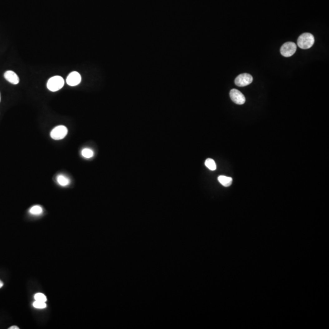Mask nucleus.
Segmentation results:
<instances>
[{"mask_svg":"<svg viewBox=\"0 0 329 329\" xmlns=\"http://www.w3.org/2000/svg\"><path fill=\"white\" fill-rule=\"evenodd\" d=\"M315 43V37L310 33H304L297 39V46L303 50L310 48Z\"/></svg>","mask_w":329,"mask_h":329,"instance_id":"1","label":"nucleus"},{"mask_svg":"<svg viewBox=\"0 0 329 329\" xmlns=\"http://www.w3.org/2000/svg\"><path fill=\"white\" fill-rule=\"evenodd\" d=\"M65 84L63 77L60 76H54L50 78L47 82V88L51 91H57L62 89Z\"/></svg>","mask_w":329,"mask_h":329,"instance_id":"2","label":"nucleus"},{"mask_svg":"<svg viewBox=\"0 0 329 329\" xmlns=\"http://www.w3.org/2000/svg\"><path fill=\"white\" fill-rule=\"evenodd\" d=\"M68 134V129L63 125H60L54 127L51 130L50 136L55 140H60L64 139Z\"/></svg>","mask_w":329,"mask_h":329,"instance_id":"3","label":"nucleus"},{"mask_svg":"<svg viewBox=\"0 0 329 329\" xmlns=\"http://www.w3.org/2000/svg\"><path fill=\"white\" fill-rule=\"evenodd\" d=\"M297 50V45L295 43L288 42L285 43L280 48L281 54L286 57L292 56Z\"/></svg>","mask_w":329,"mask_h":329,"instance_id":"4","label":"nucleus"},{"mask_svg":"<svg viewBox=\"0 0 329 329\" xmlns=\"http://www.w3.org/2000/svg\"><path fill=\"white\" fill-rule=\"evenodd\" d=\"M253 81V77L249 74L243 73L237 76L235 80V84L238 87H245L251 84Z\"/></svg>","mask_w":329,"mask_h":329,"instance_id":"5","label":"nucleus"},{"mask_svg":"<svg viewBox=\"0 0 329 329\" xmlns=\"http://www.w3.org/2000/svg\"><path fill=\"white\" fill-rule=\"evenodd\" d=\"M230 97L232 101L238 105H242L246 101L244 95L237 89H232L230 90Z\"/></svg>","mask_w":329,"mask_h":329,"instance_id":"6","label":"nucleus"},{"mask_svg":"<svg viewBox=\"0 0 329 329\" xmlns=\"http://www.w3.org/2000/svg\"><path fill=\"white\" fill-rule=\"evenodd\" d=\"M82 80L81 75L77 71H73L70 73L67 76L66 82V84L70 86H76L79 85Z\"/></svg>","mask_w":329,"mask_h":329,"instance_id":"7","label":"nucleus"},{"mask_svg":"<svg viewBox=\"0 0 329 329\" xmlns=\"http://www.w3.org/2000/svg\"><path fill=\"white\" fill-rule=\"evenodd\" d=\"M4 77L9 82L13 85H17L20 82L18 76L14 71L11 70L6 71L4 74Z\"/></svg>","mask_w":329,"mask_h":329,"instance_id":"8","label":"nucleus"},{"mask_svg":"<svg viewBox=\"0 0 329 329\" xmlns=\"http://www.w3.org/2000/svg\"><path fill=\"white\" fill-rule=\"evenodd\" d=\"M218 180L219 183L224 187H229L232 183V178L225 176H219L218 177Z\"/></svg>","mask_w":329,"mask_h":329,"instance_id":"9","label":"nucleus"},{"mask_svg":"<svg viewBox=\"0 0 329 329\" xmlns=\"http://www.w3.org/2000/svg\"><path fill=\"white\" fill-rule=\"evenodd\" d=\"M57 181L58 182V184L62 186V187H65L68 185H69L70 181L69 180V179L67 177H66L65 176L62 175V174H60L57 177Z\"/></svg>","mask_w":329,"mask_h":329,"instance_id":"10","label":"nucleus"},{"mask_svg":"<svg viewBox=\"0 0 329 329\" xmlns=\"http://www.w3.org/2000/svg\"><path fill=\"white\" fill-rule=\"evenodd\" d=\"M205 165L212 171H215L216 169L215 162L212 159H207L205 162Z\"/></svg>","mask_w":329,"mask_h":329,"instance_id":"11","label":"nucleus"},{"mask_svg":"<svg viewBox=\"0 0 329 329\" xmlns=\"http://www.w3.org/2000/svg\"><path fill=\"white\" fill-rule=\"evenodd\" d=\"M29 212L32 215H40L41 214H42L43 209L39 205H35V206H33L32 208H31V209L29 210Z\"/></svg>","mask_w":329,"mask_h":329,"instance_id":"12","label":"nucleus"},{"mask_svg":"<svg viewBox=\"0 0 329 329\" xmlns=\"http://www.w3.org/2000/svg\"><path fill=\"white\" fill-rule=\"evenodd\" d=\"M82 155L87 159H90L93 156V152L89 148H85L82 151Z\"/></svg>","mask_w":329,"mask_h":329,"instance_id":"13","label":"nucleus"},{"mask_svg":"<svg viewBox=\"0 0 329 329\" xmlns=\"http://www.w3.org/2000/svg\"><path fill=\"white\" fill-rule=\"evenodd\" d=\"M34 299L36 301H40V302H46L47 301V298L46 297V296L42 293H37L35 294L34 296Z\"/></svg>","mask_w":329,"mask_h":329,"instance_id":"14","label":"nucleus"},{"mask_svg":"<svg viewBox=\"0 0 329 329\" xmlns=\"http://www.w3.org/2000/svg\"><path fill=\"white\" fill-rule=\"evenodd\" d=\"M33 307L38 309H43L47 307V304L44 302H40V301H36L33 303Z\"/></svg>","mask_w":329,"mask_h":329,"instance_id":"15","label":"nucleus"},{"mask_svg":"<svg viewBox=\"0 0 329 329\" xmlns=\"http://www.w3.org/2000/svg\"><path fill=\"white\" fill-rule=\"evenodd\" d=\"M9 329H19V327H17V326H12V327H9Z\"/></svg>","mask_w":329,"mask_h":329,"instance_id":"16","label":"nucleus"},{"mask_svg":"<svg viewBox=\"0 0 329 329\" xmlns=\"http://www.w3.org/2000/svg\"><path fill=\"white\" fill-rule=\"evenodd\" d=\"M2 286H3V282H2V281H1V280H0V288H2Z\"/></svg>","mask_w":329,"mask_h":329,"instance_id":"17","label":"nucleus"},{"mask_svg":"<svg viewBox=\"0 0 329 329\" xmlns=\"http://www.w3.org/2000/svg\"><path fill=\"white\" fill-rule=\"evenodd\" d=\"M0 102H1V94H0Z\"/></svg>","mask_w":329,"mask_h":329,"instance_id":"18","label":"nucleus"}]
</instances>
